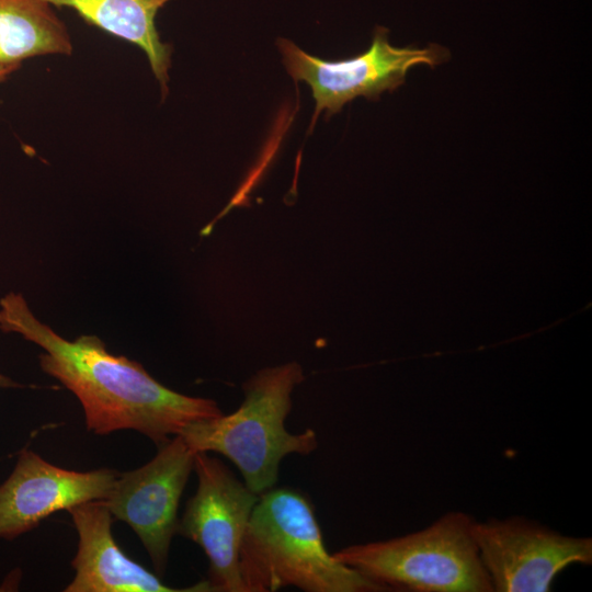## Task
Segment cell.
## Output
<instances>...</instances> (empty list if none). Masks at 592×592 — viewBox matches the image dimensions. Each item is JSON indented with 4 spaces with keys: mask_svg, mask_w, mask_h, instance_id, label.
Masks as SVG:
<instances>
[{
    "mask_svg": "<svg viewBox=\"0 0 592 592\" xmlns=\"http://www.w3.org/2000/svg\"><path fill=\"white\" fill-rule=\"evenodd\" d=\"M0 330L45 351L38 357L42 369L77 396L87 429L95 434L134 430L159 446L190 423L223 414L216 401L169 389L139 363L109 353L96 335L61 338L36 319L22 294L0 299Z\"/></svg>",
    "mask_w": 592,
    "mask_h": 592,
    "instance_id": "obj_1",
    "label": "cell"
},
{
    "mask_svg": "<svg viewBox=\"0 0 592 592\" xmlns=\"http://www.w3.org/2000/svg\"><path fill=\"white\" fill-rule=\"evenodd\" d=\"M243 592H376L377 583L326 548L311 501L292 488L259 494L239 551Z\"/></svg>",
    "mask_w": 592,
    "mask_h": 592,
    "instance_id": "obj_2",
    "label": "cell"
},
{
    "mask_svg": "<svg viewBox=\"0 0 592 592\" xmlns=\"http://www.w3.org/2000/svg\"><path fill=\"white\" fill-rule=\"evenodd\" d=\"M304 378L296 362L263 368L242 385L244 398L237 410L190 423L179 435L195 452L228 458L249 489L261 494L274 488L284 457L307 456L318 447L315 430L291 433L285 428L292 392Z\"/></svg>",
    "mask_w": 592,
    "mask_h": 592,
    "instance_id": "obj_3",
    "label": "cell"
},
{
    "mask_svg": "<svg viewBox=\"0 0 592 592\" xmlns=\"http://www.w3.org/2000/svg\"><path fill=\"white\" fill-rule=\"evenodd\" d=\"M474 522L465 512L451 511L418 532L350 545L333 556L385 591L493 592Z\"/></svg>",
    "mask_w": 592,
    "mask_h": 592,
    "instance_id": "obj_4",
    "label": "cell"
},
{
    "mask_svg": "<svg viewBox=\"0 0 592 592\" xmlns=\"http://www.w3.org/2000/svg\"><path fill=\"white\" fill-rule=\"evenodd\" d=\"M388 31L377 26L369 48L355 57L327 61L311 56L285 38L277 39L283 64L295 81H306L312 90L316 109L312 122L322 112L327 117L339 112L354 98L377 100L384 91L403 84L411 67L425 64L435 67L448 59V50L437 44L425 48L394 47Z\"/></svg>",
    "mask_w": 592,
    "mask_h": 592,
    "instance_id": "obj_5",
    "label": "cell"
},
{
    "mask_svg": "<svg viewBox=\"0 0 592 592\" xmlns=\"http://www.w3.org/2000/svg\"><path fill=\"white\" fill-rule=\"evenodd\" d=\"M197 488L179 519L177 534L205 553L212 591L243 592L239 569L241 540L259 494L219 458L196 452Z\"/></svg>",
    "mask_w": 592,
    "mask_h": 592,
    "instance_id": "obj_6",
    "label": "cell"
},
{
    "mask_svg": "<svg viewBox=\"0 0 592 592\" xmlns=\"http://www.w3.org/2000/svg\"><path fill=\"white\" fill-rule=\"evenodd\" d=\"M473 535L497 592H547L570 565L592 563V538L563 535L523 516L475 520Z\"/></svg>",
    "mask_w": 592,
    "mask_h": 592,
    "instance_id": "obj_7",
    "label": "cell"
},
{
    "mask_svg": "<svg viewBox=\"0 0 592 592\" xmlns=\"http://www.w3.org/2000/svg\"><path fill=\"white\" fill-rule=\"evenodd\" d=\"M195 454L181 435H174L158 446L150 462L118 474L103 500L113 519L127 523L139 537L160 578L167 569L179 503L194 469Z\"/></svg>",
    "mask_w": 592,
    "mask_h": 592,
    "instance_id": "obj_8",
    "label": "cell"
},
{
    "mask_svg": "<svg viewBox=\"0 0 592 592\" xmlns=\"http://www.w3.org/2000/svg\"><path fill=\"white\" fill-rule=\"evenodd\" d=\"M117 476L109 468L84 473L64 469L23 448L0 485V538L12 540L54 512L106 499Z\"/></svg>",
    "mask_w": 592,
    "mask_h": 592,
    "instance_id": "obj_9",
    "label": "cell"
},
{
    "mask_svg": "<svg viewBox=\"0 0 592 592\" xmlns=\"http://www.w3.org/2000/svg\"><path fill=\"white\" fill-rule=\"evenodd\" d=\"M68 512L79 543L71 561L76 574L66 592H212L207 580L187 588L169 587L127 557L113 537L114 519L103 500L78 504Z\"/></svg>",
    "mask_w": 592,
    "mask_h": 592,
    "instance_id": "obj_10",
    "label": "cell"
},
{
    "mask_svg": "<svg viewBox=\"0 0 592 592\" xmlns=\"http://www.w3.org/2000/svg\"><path fill=\"white\" fill-rule=\"evenodd\" d=\"M52 7L73 9L88 24L139 47L158 80L162 99L168 93L172 46L156 26L158 12L172 0H43Z\"/></svg>",
    "mask_w": 592,
    "mask_h": 592,
    "instance_id": "obj_11",
    "label": "cell"
},
{
    "mask_svg": "<svg viewBox=\"0 0 592 592\" xmlns=\"http://www.w3.org/2000/svg\"><path fill=\"white\" fill-rule=\"evenodd\" d=\"M65 22L43 0H0V65L45 55L70 56Z\"/></svg>",
    "mask_w": 592,
    "mask_h": 592,
    "instance_id": "obj_12",
    "label": "cell"
},
{
    "mask_svg": "<svg viewBox=\"0 0 592 592\" xmlns=\"http://www.w3.org/2000/svg\"><path fill=\"white\" fill-rule=\"evenodd\" d=\"M20 67V65H0V83L5 81L8 77Z\"/></svg>",
    "mask_w": 592,
    "mask_h": 592,
    "instance_id": "obj_13",
    "label": "cell"
},
{
    "mask_svg": "<svg viewBox=\"0 0 592 592\" xmlns=\"http://www.w3.org/2000/svg\"><path fill=\"white\" fill-rule=\"evenodd\" d=\"M13 387H23V386L0 373V388H13Z\"/></svg>",
    "mask_w": 592,
    "mask_h": 592,
    "instance_id": "obj_14",
    "label": "cell"
}]
</instances>
